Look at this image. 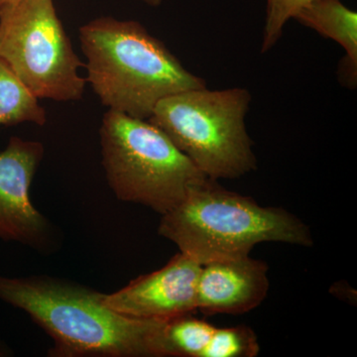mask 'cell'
<instances>
[{
	"instance_id": "cell-1",
	"label": "cell",
	"mask_w": 357,
	"mask_h": 357,
	"mask_svg": "<svg viewBox=\"0 0 357 357\" xmlns=\"http://www.w3.org/2000/svg\"><path fill=\"white\" fill-rule=\"evenodd\" d=\"M105 294L47 276L0 275V300L22 310L53 340L51 357H154L161 319L128 318L103 302Z\"/></svg>"
},
{
	"instance_id": "cell-2",
	"label": "cell",
	"mask_w": 357,
	"mask_h": 357,
	"mask_svg": "<svg viewBox=\"0 0 357 357\" xmlns=\"http://www.w3.org/2000/svg\"><path fill=\"white\" fill-rule=\"evenodd\" d=\"M86 59V81L105 107L149 119L160 100L182 91L206 88L185 70L165 44L137 21L100 17L79 28Z\"/></svg>"
},
{
	"instance_id": "cell-3",
	"label": "cell",
	"mask_w": 357,
	"mask_h": 357,
	"mask_svg": "<svg viewBox=\"0 0 357 357\" xmlns=\"http://www.w3.org/2000/svg\"><path fill=\"white\" fill-rule=\"evenodd\" d=\"M158 232L201 265L245 257L263 243L314 244L310 227L293 213L260 206L208 177L162 215Z\"/></svg>"
},
{
	"instance_id": "cell-4",
	"label": "cell",
	"mask_w": 357,
	"mask_h": 357,
	"mask_svg": "<svg viewBox=\"0 0 357 357\" xmlns=\"http://www.w3.org/2000/svg\"><path fill=\"white\" fill-rule=\"evenodd\" d=\"M100 135L107 182L122 202L165 215L185 198L192 185L206 178L148 119L109 109L103 115Z\"/></svg>"
},
{
	"instance_id": "cell-5",
	"label": "cell",
	"mask_w": 357,
	"mask_h": 357,
	"mask_svg": "<svg viewBox=\"0 0 357 357\" xmlns=\"http://www.w3.org/2000/svg\"><path fill=\"white\" fill-rule=\"evenodd\" d=\"M246 89H190L163 98L148 119L213 180L237 178L257 168L245 116Z\"/></svg>"
},
{
	"instance_id": "cell-6",
	"label": "cell",
	"mask_w": 357,
	"mask_h": 357,
	"mask_svg": "<svg viewBox=\"0 0 357 357\" xmlns=\"http://www.w3.org/2000/svg\"><path fill=\"white\" fill-rule=\"evenodd\" d=\"M0 60L37 98L70 102L83 98L84 67L53 0H20L0 8Z\"/></svg>"
},
{
	"instance_id": "cell-7",
	"label": "cell",
	"mask_w": 357,
	"mask_h": 357,
	"mask_svg": "<svg viewBox=\"0 0 357 357\" xmlns=\"http://www.w3.org/2000/svg\"><path fill=\"white\" fill-rule=\"evenodd\" d=\"M43 156V144L17 136L0 152V239L50 253L57 248V232L30 199Z\"/></svg>"
},
{
	"instance_id": "cell-8",
	"label": "cell",
	"mask_w": 357,
	"mask_h": 357,
	"mask_svg": "<svg viewBox=\"0 0 357 357\" xmlns=\"http://www.w3.org/2000/svg\"><path fill=\"white\" fill-rule=\"evenodd\" d=\"M202 265L178 252L165 266L142 275L103 302L112 311L128 318L167 319L197 310V285Z\"/></svg>"
},
{
	"instance_id": "cell-9",
	"label": "cell",
	"mask_w": 357,
	"mask_h": 357,
	"mask_svg": "<svg viewBox=\"0 0 357 357\" xmlns=\"http://www.w3.org/2000/svg\"><path fill=\"white\" fill-rule=\"evenodd\" d=\"M269 291L268 266L250 255L202 265L197 310L204 314H241L259 306Z\"/></svg>"
},
{
	"instance_id": "cell-10",
	"label": "cell",
	"mask_w": 357,
	"mask_h": 357,
	"mask_svg": "<svg viewBox=\"0 0 357 357\" xmlns=\"http://www.w3.org/2000/svg\"><path fill=\"white\" fill-rule=\"evenodd\" d=\"M303 25L333 39L347 52L352 70L357 67V14L340 0H316L295 16Z\"/></svg>"
},
{
	"instance_id": "cell-11",
	"label": "cell",
	"mask_w": 357,
	"mask_h": 357,
	"mask_svg": "<svg viewBox=\"0 0 357 357\" xmlns=\"http://www.w3.org/2000/svg\"><path fill=\"white\" fill-rule=\"evenodd\" d=\"M215 330L192 314L161 319L153 337L154 357H202Z\"/></svg>"
},
{
	"instance_id": "cell-12",
	"label": "cell",
	"mask_w": 357,
	"mask_h": 357,
	"mask_svg": "<svg viewBox=\"0 0 357 357\" xmlns=\"http://www.w3.org/2000/svg\"><path fill=\"white\" fill-rule=\"evenodd\" d=\"M46 121V110L40 105L38 98L0 60V126L31 122L42 126Z\"/></svg>"
},
{
	"instance_id": "cell-13",
	"label": "cell",
	"mask_w": 357,
	"mask_h": 357,
	"mask_svg": "<svg viewBox=\"0 0 357 357\" xmlns=\"http://www.w3.org/2000/svg\"><path fill=\"white\" fill-rule=\"evenodd\" d=\"M260 345L252 328L246 326L215 328L202 357H255Z\"/></svg>"
},
{
	"instance_id": "cell-14",
	"label": "cell",
	"mask_w": 357,
	"mask_h": 357,
	"mask_svg": "<svg viewBox=\"0 0 357 357\" xmlns=\"http://www.w3.org/2000/svg\"><path fill=\"white\" fill-rule=\"evenodd\" d=\"M316 0H267L266 22L262 53L269 51L281 38L283 28L291 18Z\"/></svg>"
},
{
	"instance_id": "cell-15",
	"label": "cell",
	"mask_w": 357,
	"mask_h": 357,
	"mask_svg": "<svg viewBox=\"0 0 357 357\" xmlns=\"http://www.w3.org/2000/svg\"><path fill=\"white\" fill-rule=\"evenodd\" d=\"M138 1L144 2L150 6H159L163 0H138Z\"/></svg>"
},
{
	"instance_id": "cell-16",
	"label": "cell",
	"mask_w": 357,
	"mask_h": 357,
	"mask_svg": "<svg viewBox=\"0 0 357 357\" xmlns=\"http://www.w3.org/2000/svg\"><path fill=\"white\" fill-rule=\"evenodd\" d=\"M20 0H0V8L3 6H11V4L17 3Z\"/></svg>"
},
{
	"instance_id": "cell-17",
	"label": "cell",
	"mask_w": 357,
	"mask_h": 357,
	"mask_svg": "<svg viewBox=\"0 0 357 357\" xmlns=\"http://www.w3.org/2000/svg\"><path fill=\"white\" fill-rule=\"evenodd\" d=\"M8 349H7L6 345H2L1 342H0V356H8Z\"/></svg>"
}]
</instances>
